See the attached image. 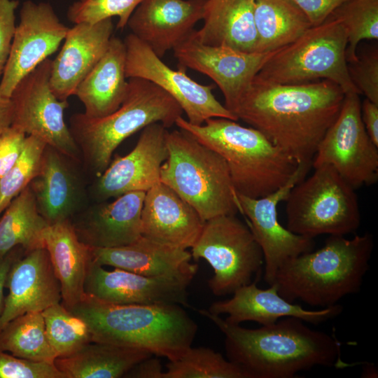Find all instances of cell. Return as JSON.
I'll return each mask as SVG.
<instances>
[{"label": "cell", "instance_id": "cell-41", "mask_svg": "<svg viewBox=\"0 0 378 378\" xmlns=\"http://www.w3.org/2000/svg\"><path fill=\"white\" fill-rule=\"evenodd\" d=\"M18 0H0V77L8 62L15 29Z\"/></svg>", "mask_w": 378, "mask_h": 378}, {"label": "cell", "instance_id": "cell-39", "mask_svg": "<svg viewBox=\"0 0 378 378\" xmlns=\"http://www.w3.org/2000/svg\"><path fill=\"white\" fill-rule=\"evenodd\" d=\"M0 378H66L54 363L19 358L0 350Z\"/></svg>", "mask_w": 378, "mask_h": 378}, {"label": "cell", "instance_id": "cell-40", "mask_svg": "<svg viewBox=\"0 0 378 378\" xmlns=\"http://www.w3.org/2000/svg\"><path fill=\"white\" fill-rule=\"evenodd\" d=\"M350 78L359 94L378 104V50L374 48L349 62Z\"/></svg>", "mask_w": 378, "mask_h": 378}, {"label": "cell", "instance_id": "cell-46", "mask_svg": "<svg viewBox=\"0 0 378 378\" xmlns=\"http://www.w3.org/2000/svg\"><path fill=\"white\" fill-rule=\"evenodd\" d=\"M22 251H24L21 247H16L0 260V316L4 307V288L8 272L13 262L22 255Z\"/></svg>", "mask_w": 378, "mask_h": 378}, {"label": "cell", "instance_id": "cell-15", "mask_svg": "<svg viewBox=\"0 0 378 378\" xmlns=\"http://www.w3.org/2000/svg\"><path fill=\"white\" fill-rule=\"evenodd\" d=\"M68 29L49 3L24 1L1 76L0 95L10 97L24 76L57 50Z\"/></svg>", "mask_w": 378, "mask_h": 378}, {"label": "cell", "instance_id": "cell-45", "mask_svg": "<svg viewBox=\"0 0 378 378\" xmlns=\"http://www.w3.org/2000/svg\"><path fill=\"white\" fill-rule=\"evenodd\" d=\"M160 360L150 356L134 365L125 375L133 378H163Z\"/></svg>", "mask_w": 378, "mask_h": 378}, {"label": "cell", "instance_id": "cell-20", "mask_svg": "<svg viewBox=\"0 0 378 378\" xmlns=\"http://www.w3.org/2000/svg\"><path fill=\"white\" fill-rule=\"evenodd\" d=\"M206 0H143L127 26L159 57L173 50L202 20Z\"/></svg>", "mask_w": 378, "mask_h": 378}, {"label": "cell", "instance_id": "cell-14", "mask_svg": "<svg viewBox=\"0 0 378 378\" xmlns=\"http://www.w3.org/2000/svg\"><path fill=\"white\" fill-rule=\"evenodd\" d=\"M310 163H300L289 180L276 191L260 198L237 193L239 211L260 245L264 256V279L273 284L278 269L288 260L314 250V239L295 234L278 220L277 206L293 187L306 177Z\"/></svg>", "mask_w": 378, "mask_h": 378}, {"label": "cell", "instance_id": "cell-26", "mask_svg": "<svg viewBox=\"0 0 378 378\" xmlns=\"http://www.w3.org/2000/svg\"><path fill=\"white\" fill-rule=\"evenodd\" d=\"M43 239L60 284L62 304L70 310L85 297L84 284L92 260L91 247L79 239L70 220L49 224Z\"/></svg>", "mask_w": 378, "mask_h": 378}, {"label": "cell", "instance_id": "cell-28", "mask_svg": "<svg viewBox=\"0 0 378 378\" xmlns=\"http://www.w3.org/2000/svg\"><path fill=\"white\" fill-rule=\"evenodd\" d=\"M254 0H206L203 25L194 30L200 42L245 52H256Z\"/></svg>", "mask_w": 378, "mask_h": 378}, {"label": "cell", "instance_id": "cell-48", "mask_svg": "<svg viewBox=\"0 0 378 378\" xmlns=\"http://www.w3.org/2000/svg\"><path fill=\"white\" fill-rule=\"evenodd\" d=\"M362 377H377V370L373 365H368L363 370Z\"/></svg>", "mask_w": 378, "mask_h": 378}, {"label": "cell", "instance_id": "cell-24", "mask_svg": "<svg viewBox=\"0 0 378 378\" xmlns=\"http://www.w3.org/2000/svg\"><path fill=\"white\" fill-rule=\"evenodd\" d=\"M92 260L146 276L171 277L191 282L198 265L191 263L186 249L162 244L141 236L134 242L118 247H91Z\"/></svg>", "mask_w": 378, "mask_h": 378}, {"label": "cell", "instance_id": "cell-43", "mask_svg": "<svg viewBox=\"0 0 378 378\" xmlns=\"http://www.w3.org/2000/svg\"><path fill=\"white\" fill-rule=\"evenodd\" d=\"M308 18L312 26L325 22L346 0H290Z\"/></svg>", "mask_w": 378, "mask_h": 378}, {"label": "cell", "instance_id": "cell-18", "mask_svg": "<svg viewBox=\"0 0 378 378\" xmlns=\"http://www.w3.org/2000/svg\"><path fill=\"white\" fill-rule=\"evenodd\" d=\"M167 128L159 122L145 127L134 148L125 156H116L99 176L96 191L103 199L125 193L146 192L160 182V168L168 156Z\"/></svg>", "mask_w": 378, "mask_h": 378}, {"label": "cell", "instance_id": "cell-34", "mask_svg": "<svg viewBox=\"0 0 378 378\" xmlns=\"http://www.w3.org/2000/svg\"><path fill=\"white\" fill-rule=\"evenodd\" d=\"M166 368L163 378H251L243 368L204 346H190Z\"/></svg>", "mask_w": 378, "mask_h": 378}, {"label": "cell", "instance_id": "cell-35", "mask_svg": "<svg viewBox=\"0 0 378 378\" xmlns=\"http://www.w3.org/2000/svg\"><path fill=\"white\" fill-rule=\"evenodd\" d=\"M41 314L49 344L56 358L71 355L92 342L85 321L62 303L50 306Z\"/></svg>", "mask_w": 378, "mask_h": 378}, {"label": "cell", "instance_id": "cell-1", "mask_svg": "<svg viewBox=\"0 0 378 378\" xmlns=\"http://www.w3.org/2000/svg\"><path fill=\"white\" fill-rule=\"evenodd\" d=\"M344 94L328 80L279 84L253 79L232 113L298 164L312 165L317 146L337 118Z\"/></svg>", "mask_w": 378, "mask_h": 378}, {"label": "cell", "instance_id": "cell-36", "mask_svg": "<svg viewBox=\"0 0 378 378\" xmlns=\"http://www.w3.org/2000/svg\"><path fill=\"white\" fill-rule=\"evenodd\" d=\"M330 16L339 20L346 30L348 62L358 59L356 48L361 41L378 38V0H346Z\"/></svg>", "mask_w": 378, "mask_h": 378}, {"label": "cell", "instance_id": "cell-21", "mask_svg": "<svg viewBox=\"0 0 378 378\" xmlns=\"http://www.w3.org/2000/svg\"><path fill=\"white\" fill-rule=\"evenodd\" d=\"M206 310L214 314H227L226 321L238 325L254 321L267 326L288 316L317 325L339 316L343 307L337 304L322 309H306L281 297L275 284L261 289L252 282L236 290L232 298L213 302Z\"/></svg>", "mask_w": 378, "mask_h": 378}, {"label": "cell", "instance_id": "cell-13", "mask_svg": "<svg viewBox=\"0 0 378 378\" xmlns=\"http://www.w3.org/2000/svg\"><path fill=\"white\" fill-rule=\"evenodd\" d=\"M123 41L126 48L127 78L145 79L160 88L178 104L190 123L202 125L212 118L238 120L216 99L212 92L214 85L196 82L186 74L184 68H170L132 34L127 35Z\"/></svg>", "mask_w": 378, "mask_h": 378}, {"label": "cell", "instance_id": "cell-16", "mask_svg": "<svg viewBox=\"0 0 378 378\" xmlns=\"http://www.w3.org/2000/svg\"><path fill=\"white\" fill-rule=\"evenodd\" d=\"M173 50L180 67L191 69L214 80L223 94L224 106L232 112L256 74L278 50L245 52L209 46L198 41L193 31Z\"/></svg>", "mask_w": 378, "mask_h": 378}, {"label": "cell", "instance_id": "cell-6", "mask_svg": "<svg viewBox=\"0 0 378 378\" xmlns=\"http://www.w3.org/2000/svg\"><path fill=\"white\" fill-rule=\"evenodd\" d=\"M128 79L125 98L115 111L101 118L75 113L70 118L69 127L80 153L98 176L124 140L152 123L170 127L183 114L178 104L152 82Z\"/></svg>", "mask_w": 378, "mask_h": 378}, {"label": "cell", "instance_id": "cell-5", "mask_svg": "<svg viewBox=\"0 0 378 378\" xmlns=\"http://www.w3.org/2000/svg\"><path fill=\"white\" fill-rule=\"evenodd\" d=\"M175 125L223 158L238 194L251 198L270 195L284 185L298 167L259 130L237 120L212 118L193 125L181 116Z\"/></svg>", "mask_w": 378, "mask_h": 378}, {"label": "cell", "instance_id": "cell-4", "mask_svg": "<svg viewBox=\"0 0 378 378\" xmlns=\"http://www.w3.org/2000/svg\"><path fill=\"white\" fill-rule=\"evenodd\" d=\"M373 248V237L368 232L351 239L329 235L321 248L281 265L273 284L288 302L299 300L320 309L335 305L360 291Z\"/></svg>", "mask_w": 378, "mask_h": 378}, {"label": "cell", "instance_id": "cell-27", "mask_svg": "<svg viewBox=\"0 0 378 378\" xmlns=\"http://www.w3.org/2000/svg\"><path fill=\"white\" fill-rule=\"evenodd\" d=\"M124 41L113 36L108 47L93 69L78 85L74 95L90 118L106 116L118 109L127 92Z\"/></svg>", "mask_w": 378, "mask_h": 378}, {"label": "cell", "instance_id": "cell-9", "mask_svg": "<svg viewBox=\"0 0 378 378\" xmlns=\"http://www.w3.org/2000/svg\"><path fill=\"white\" fill-rule=\"evenodd\" d=\"M314 169L310 176L293 187L285 200L286 228L312 239L356 232L360 213L355 189L330 165Z\"/></svg>", "mask_w": 378, "mask_h": 378}, {"label": "cell", "instance_id": "cell-8", "mask_svg": "<svg viewBox=\"0 0 378 378\" xmlns=\"http://www.w3.org/2000/svg\"><path fill=\"white\" fill-rule=\"evenodd\" d=\"M346 47L347 36L343 24L330 16L278 50L254 79L279 84L328 80L338 85L345 94L358 93L349 76Z\"/></svg>", "mask_w": 378, "mask_h": 378}, {"label": "cell", "instance_id": "cell-38", "mask_svg": "<svg viewBox=\"0 0 378 378\" xmlns=\"http://www.w3.org/2000/svg\"><path fill=\"white\" fill-rule=\"evenodd\" d=\"M143 0H77L67 10L68 20L74 23L94 24L118 17L117 29H124L132 14Z\"/></svg>", "mask_w": 378, "mask_h": 378}, {"label": "cell", "instance_id": "cell-29", "mask_svg": "<svg viewBox=\"0 0 378 378\" xmlns=\"http://www.w3.org/2000/svg\"><path fill=\"white\" fill-rule=\"evenodd\" d=\"M64 158L46 146L38 172L30 183L39 212L49 224L70 220L78 202V183Z\"/></svg>", "mask_w": 378, "mask_h": 378}, {"label": "cell", "instance_id": "cell-44", "mask_svg": "<svg viewBox=\"0 0 378 378\" xmlns=\"http://www.w3.org/2000/svg\"><path fill=\"white\" fill-rule=\"evenodd\" d=\"M360 116L367 134L378 146V104L365 98L360 105Z\"/></svg>", "mask_w": 378, "mask_h": 378}, {"label": "cell", "instance_id": "cell-31", "mask_svg": "<svg viewBox=\"0 0 378 378\" xmlns=\"http://www.w3.org/2000/svg\"><path fill=\"white\" fill-rule=\"evenodd\" d=\"M48 225L29 184L0 216V260L16 247L24 252L45 247L43 234Z\"/></svg>", "mask_w": 378, "mask_h": 378}, {"label": "cell", "instance_id": "cell-32", "mask_svg": "<svg viewBox=\"0 0 378 378\" xmlns=\"http://www.w3.org/2000/svg\"><path fill=\"white\" fill-rule=\"evenodd\" d=\"M253 15L259 53L284 48L312 26L290 0H254Z\"/></svg>", "mask_w": 378, "mask_h": 378}, {"label": "cell", "instance_id": "cell-30", "mask_svg": "<svg viewBox=\"0 0 378 378\" xmlns=\"http://www.w3.org/2000/svg\"><path fill=\"white\" fill-rule=\"evenodd\" d=\"M152 356L140 349L91 342L71 355L56 358L54 363L66 378H119Z\"/></svg>", "mask_w": 378, "mask_h": 378}, {"label": "cell", "instance_id": "cell-25", "mask_svg": "<svg viewBox=\"0 0 378 378\" xmlns=\"http://www.w3.org/2000/svg\"><path fill=\"white\" fill-rule=\"evenodd\" d=\"M145 192L125 193L111 202L92 208L71 223L79 238L93 248H113L132 244L141 235V210Z\"/></svg>", "mask_w": 378, "mask_h": 378}, {"label": "cell", "instance_id": "cell-10", "mask_svg": "<svg viewBox=\"0 0 378 378\" xmlns=\"http://www.w3.org/2000/svg\"><path fill=\"white\" fill-rule=\"evenodd\" d=\"M190 253L195 260H206L214 270L208 286L216 296L232 294L252 283L264 266L260 245L248 225L236 215H220L205 221Z\"/></svg>", "mask_w": 378, "mask_h": 378}, {"label": "cell", "instance_id": "cell-23", "mask_svg": "<svg viewBox=\"0 0 378 378\" xmlns=\"http://www.w3.org/2000/svg\"><path fill=\"white\" fill-rule=\"evenodd\" d=\"M141 221L143 237L186 250L195 244L205 223L190 204L162 182L146 192Z\"/></svg>", "mask_w": 378, "mask_h": 378}, {"label": "cell", "instance_id": "cell-2", "mask_svg": "<svg viewBox=\"0 0 378 378\" xmlns=\"http://www.w3.org/2000/svg\"><path fill=\"white\" fill-rule=\"evenodd\" d=\"M225 336L227 358L251 378H293L316 366L343 368L342 344L334 335L314 330L292 316L250 329L228 323L220 315L198 310Z\"/></svg>", "mask_w": 378, "mask_h": 378}, {"label": "cell", "instance_id": "cell-22", "mask_svg": "<svg viewBox=\"0 0 378 378\" xmlns=\"http://www.w3.org/2000/svg\"><path fill=\"white\" fill-rule=\"evenodd\" d=\"M112 18L69 28L63 46L52 60L50 83L55 95L67 100L106 52L113 36Z\"/></svg>", "mask_w": 378, "mask_h": 378}, {"label": "cell", "instance_id": "cell-11", "mask_svg": "<svg viewBox=\"0 0 378 378\" xmlns=\"http://www.w3.org/2000/svg\"><path fill=\"white\" fill-rule=\"evenodd\" d=\"M52 59L48 58L17 84L10 98L11 126L42 140L65 157L77 160L80 151L64 120L67 100L59 99L50 83Z\"/></svg>", "mask_w": 378, "mask_h": 378}, {"label": "cell", "instance_id": "cell-7", "mask_svg": "<svg viewBox=\"0 0 378 378\" xmlns=\"http://www.w3.org/2000/svg\"><path fill=\"white\" fill-rule=\"evenodd\" d=\"M168 156L160 182L190 204L205 222L239 211L237 192L223 158L188 132L167 131Z\"/></svg>", "mask_w": 378, "mask_h": 378}, {"label": "cell", "instance_id": "cell-19", "mask_svg": "<svg viewBox=\"0 0 378 378\" xmlns=\"http://www.w3.org/2000/svg\"><path fill=\"white\" fill-rule=\"evenodd\" d=\"M0 330L11 320L29 312H42L61 302L60 284L45 247L25 252L13 262L8 274Z\"/></svg>", "mask_w": 378, "mask_h": 378}, {"label": "cell", "instance_id": "cell-33", "mask_svg": "<svg viewBox=\"0 0 378 378\" xmlns=\"http://www.w3.org/2000/svg\"><path fill=\"white\" fill-rule=\"evenodd\" d=\"M0 350L35 361L54 363L56 358L41 312L25 313L9 321L0 330Z\"/></svg>", "mask_w": 378, "mask_h": 378}, {"label": "cell", "instance_id": "cell-37", "mask_svg": "<svg viewBox=\"0 0 378 378\" xmlns=\"http://www.w3.org/2000/svg\"><path fill=\"white\" fill-rule=\"evenodd\" d=\"M46 146L38 138L27 136L20 158L0 178V216L10 202L29 186L37 175Z\"/></svg>", "mask_w": 378, "mask_h": 378}, {"label": "cell", "instance_id": "cell-42", "mask_svg": "<svg viewBox=\"0 0 378 378\" xmlns=\"http://www.w3.org/2000/svg\"><path fill=\"white\" fill-rule=\"evenodd\" d=\"M27 135L10 126L0 134V178L17 162L25 144Z\"/></svg>", "mask_w": 378, "mask_h": 378}, {"label": "cell", "instance_id": "cell-3", "mask_svg": "<svg viewBox=\"0 0 378 378\" xmlns=\"http://www.w3.org/2000/svg\"><path fill=\"white\" fill-rule=\"evenodd\" d=\"M182 307L118 304L85 295L70 311L88 324L92 342L140 349L174 360L192 346L197 331Z\"/></svg>", "mask_w": 378, "mask_h": 378}, {"label": "cell", "instance_id": "cell-12", "mask_svg": "<svg viewBox=\"0 0 378 378\" xmlns=\"http://www.w3.org/2000/svg\"><path fill=\"white\" fill-rule=\"evenodd\" d=\"M359 94H344L341 110L319 142L314 168L330 165L355 190L378 180V146L369 137L360 116Z\"/></svg>", "mask_w": 378, "mask_h": 378}, {"label": "cell", "instance_id": "cell-47", "mask_svg": "<svg viewBox=\"0 0 378 378\" xmlns=\"http://www.w3.org/2000/svg\"><path fill=\"white\" fill-rule=\"evenodd\" d=\"M12 114L10 98L0 95V134L11 126Z\"/></svg>", "mask_w": 378, "mask_h": 378}, {"label": "cell", "instance_id": "cell-17", "mask_svg": "<svg viewBox=\"0 0 378 378\" xmlns=\"http://www.w3.org/2000/svg\"><path fill=\"white\" fill-rule=\"evenodd\" d=\"M190 284L179 279L146 276L119 268L108 270L92 258L84 290L88 296L112 304L188 307L187 288Z\"/></svg>", "mask_w": 378, "mask_h": 378}]
</instances>
